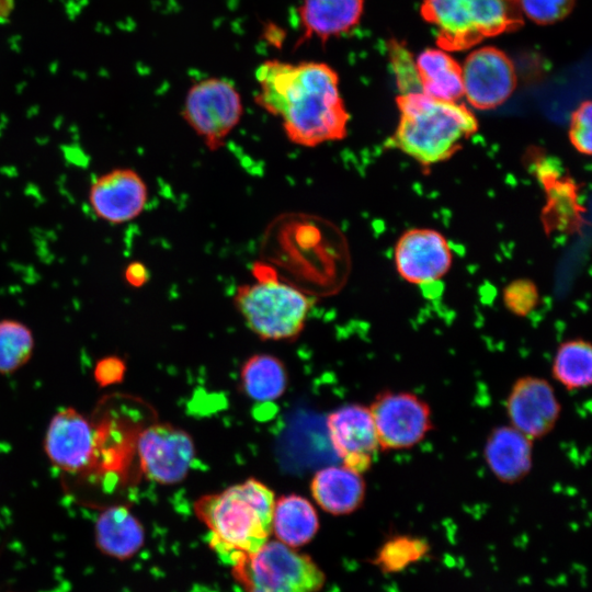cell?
Returning <instances> with one entry per match:
<instances>
[{"label":"cell","instance_id":"obj_12","mask_svg":"<svg viewBox=\"0 0 592 592\" xmlns=\"http://www.w3.org/2000/svg\"><path fill=\"white\" fill-rule=\"evenodd\" d=\"M460 70L463 95L478 110L501 105L516 87V73L511 59L494 47H481L470 53Z\"/></svg>","mask_w":592,"mask_h":592},{"label":"cell","instance_id":"obj_21","mask_svg":"<svg viewBox=\"0 0 592 592\" xmlns=\"http://www.w3.org/2000/svg\"><path fill=\"white\" fill-rule=\"evenodd\" d=\"M319 530V519L314 505L298 494L275 499L272 532L278 542L295 548L308 544Z\"/></svg>","mask_w":592,"mask_h":592},{"label":"cell","instance_id":"obj_7","mask_svg":"<svg viewBox=\"0 0 592 592\" xmlns=\"http://www.w3.org/2000/svg\"><path fill=\"white\" fill-rule=\"evenodd\" d=\"M368 408L380 451L410 449L424 441L433 430L430 405L412 391L383 390Z\"/></svg>","mask_w":592,"mask_h":592},{"label":"cell","instance_id":"obj_13","mask_svg":"<svg viewBox=\"0 0 592 592\" xmlns=\"http://www.w3.org/2000/svg\"><path fill=\"white\" fill-rule=\"evenodd\" d=\"M148 201V187L130 168H114L95 177L88 190V202L99 219L121 225L138 217Z\"/></svg>","mask_w":592,"mask_h":592},{"label":"cell","instance_id":"obj_4","mask_svg":"<svg viewBox=\"0 0 592 592\" xmlns=\"http://www.w3.org/2000/svg\"><path fill=\"white\" fill-rule=\"evenodd\" d=\"M422 14L445 50L468 48L522 23L519 0H424Z\"/></svg>","mask_w":592,"mask_h":592},{"label":"cell","instance_id":"obj_10","mask_svg":"<svg viewBox=\"0 0 592 592\" xmlns=\"http://www.w3.org/2000/svg\"><path fill=\"white\" fill-rule=\"evenodd\" d=\"M100 446V431L73 408L59 410L44 440L49 462L59 470L78 474L92 467Z\"/></svg>","mask_w":592,"mask_h":592},{"label":"cell","instance_id":"obj_18","mask_svg":"<svg viewBox=\"0 0 592 592\" xmlns=\"http://www.w3.org/2000/svg\"><path fill=\"white\" fill-rule=\"evenodd\" d=\"M310 490L316 503L332 515H348L358 510L366 496L362 476L344 465L318 470L311 479Z\"/></svg>","mask_w":592,"mask_h":592},{"label":"cell","instance_id":"obj_26","mask_svg":"<svg viewBox=\"0 0 592 592\" xmlns=\"http://www.w3.org/2000/svg\"><path fill=\"white\" fill-rule=\"evenodd\" d=\"M538 301V289L530 280L513 281L503 291L504 306L514 316H528L537 307Z\"/></svg>","mask_w":592,"mask_h":592},{"label":"cell","instance_id":"obj_15","mask_svg":"<svg viewBox=\"0 0 592 592\" xmlns=\"http://www.w3.org/2000/svg\"><path fill=\"white\" fill-rule=\"evenodd\" d=\"M453 254L445 237L429 228L407 230L398 239L394 261L407 282L428 285L440 281L452 265Z\"/></svg>","mask_w":592,"mask_h":592},{"label":"cell","instance_id":"obj_3","mask_svg":"<svg viewBox=\"0 0 592 592\" xmlns=\"http://www.w3.org/2000/svg\"><path fill=\"white\" fill-rule=\"evenodd\" d=\"M398 107L394 143L423 166L449 158L477 130V119L466 106L432 99L419 90L402 92Z\"/></svg>","mask_w":592,"mask_h":592},{"label":"cell","instance_id":"obj_1","mask_svg":"<svg viewBox=\"0 0 592 592\" xmlns=\"http://www.w3.org/2000/svg\"><path fill=\"white\" fill-rule=\"evenodd\" d=\"M255 102L278 116L289 140L315 147L345 137L349 113L337 71L320 61L267 59L255 72Z\"/></svg>","mask_w":592,"mask_h":592},{"label":"cell","instance_id":"obj_5","mask_svg":"<svg viewBox=\"0 0 592 592\" xmlns=\"http://www.w3.org/2000/svg\"><path fill=\"white\" fill-rule=\"evenodd\" d=\"M234 304L248 328L262 340H294L303 331L314 300L273 277L241 285Z\"/></svg>","mask_w":592,"mask_h":592},{"label":"cell","instance_id":"obj_30","mask_svg":"<svg viewBox=\"0 0 592 592\" xmlns=\"http://www.w3.org/2000/svg\"><path fill=\"white\" fill-rule=\"evenodd\" d=\"M124 278L130 286L141 287L148 281L149 272L144 263L130 262L124 270Z\"/></svg>","mask_w":592,"mask_h":592},{"label":"cell","instance_id":"obj_16","mask_svg":"<svg viewBox=\"0 0 592 592\" xmlns=\"http://www.w3.org/2000/svg\"><path fill=\"white\" fill-rule=\"evenodd\" d=\"M533 443L510 424L493 428L483 446L488 469L501 483L522 481L533 468Z\"/></svg>","mask_w":592,"mask_h":592},{"label":"cell","instance_id":"obj_29","mask_svg":"<svg viewBox=\"0 0 592 592\" xmlns=\"http://www.w3.org/2000/svg\"><path fill=\"white\" fill-rule=\"evenodd\" d=\"M125 365L119 358H105L99 362L95 378L101 385L119 382L123 378Z\"/></svg>","mask_w":592,"mask_h":592},{"label":"cell","instance_id":"obj_28","mask_svg":"<svg viewBox=\"0 0 592 592\" xmlns=\"http://www.w3.org/2000/svg\"><path fill=\"white\" fill-rule=\"evenodd\" d=\"M569 138L573 147L581 153L590 155L592 150V105L583 102L572 114Z\"/></svg>","mask_w":592,"mask_h":592},{"label":"cell","instance_id":"obj_8","mask_svg":"<svg viewBox=\"0 0 592 592\" xmlns=\"http://www.w3.org/2000/svg\"><path fill=\"white\" fill-rule=\"evenodd\" d=\"M242 114L238 90L230 81L216 77L194 83L186 93L182 110L185 122L210 150L224 145Z\"/></svg>","mask_w":592,"mask_h":592},{"label":"cell","instance_id":"obj_2","mask_svg":"<svg viewBox=\"0 0 592 592\" xmlns=\"http://www.w3.org/2000/svg\"><path fill=\"white\" fill-rule=\"evenodd\" d=\"M274 503L273 490L249 478L220 492L202 496L194 503V512L208 530L210 548L221 561L232 566L267 542Z\"/></svg>","mask_w":592,"mask_h":592},{"label":"cell","instance_id":"obj_24","mask_svg":"<svg viewBox=\"0 0 592 592\" xmlns=\"http://www.w3.org/2000/svg\"><path fill=\"white\" fill-rule=\"evenodd\" d=\"M430 550V543L424 537L396 534L380 545L371 563L384 574H395L423 560Z\"/></svg>","mask_w":592,"mask_h":592},{"label":"cell","instance_id":"obj_11","mask_svg":"<svg viewBox=\"0 0 592 592\" xmlns=\"http://www.w3.org/2000/svg\"><path fill=\"white\" fill-rule=\"evenodd\" d=\"M505 412L510 425L535 441L555 429L561 415V403L547 379L525 375L512 384Z\"/></svg>","mask_w":592,"mask_h":592},{"label":"cell","instance_id":"obj_23","mask_svg":"<svg viewBox=\"0 0 592 592\" xmlns=\"http://www.w3.org/2000/svg\"><path fill=\"white\" fill-rule=\"evenodd\" d=\"M554 379L569 391L582 390L592 383V346L582 338L561 342L551 363Z\"/></svg>","mask_w":592,"mask_h":592},{"label":"cell","instance_id":"obj_25","mask_svg":"<svg viewBox=\"0 0 592 592\" xmlns=\"http://www.w3.org/2000/svg\"><path fill=\"white\" fill-rule=\"evenodd\" d=\"M34 337L32 330L14 319L0 321V373H13L32 356Z\"/></svg>","mask_w":592,"mask_h":592},{"label":"cell","instance_id":"obj_20","mask_svg":"<svg viewBox=\"0 0 592 592\" xmlns=\"http://www.w3.org/2000/svg\"><path fill=\"white\" fill-rule=\"evenodd\" d=\"M421 91L432 99L457 102L463 96L460 66L443 48H428L414 61Z\"/></svg>","mask_w":592,"mask_h":592},{"label":"cell","instance_id":"obj_6","mask_svg":"<svg viewBox=\"0 0 592 592\" xmlns=\"http://www.w3.org/2000/svg\"><path fill=\"white\" fill-rule=\"evenodd\" d=\"M231 567L232 576L247 592H318L326 581L309 556L278 540L266 542Z\"/></svg>","mask_w":592,"mask_h":592},{"label":"cell","instance_id":"obj_22","mask_svg":"<svg viewBox=\"0 0 592 592\" xmlns=\"http://www.w3.org/2000/svg\"><path fill=\"white\" fill-rule=\"evenodd\" d=\"M240 388L243 395L258 402H270L284 395L287 371L284 363L271 354L250 356L240 369Z\"/></svg>","mask_w":592,"mask_h":592},{"label":"cell","instance_id":"obj_14","mask_svg":"<svg viewBox=\"0 0 592 592\" xmlns=\"http://www.w3.org/2000/svg\"><path fill=\"white\" fill-rule=\"evenodd\" d=\"M329 437L343 465L358 474L366 473L379 451L368 406L349 403L327 418Z\"/></svg>","mask_w":592,"mask_h":592},{"label":"cell","instance_id":"obj_19","mask_svg":"<svg viewBox=\"0 0 592 592\" xmlns=\"http://www.w3.org/2000/svg\"><path fill=\"white\" fill-rule=\"evenodd\" d=\"M98 549L114 559L126 560L145 543V530L132 511L122 504L104 509L94 525Z\"/></svg>","mask_w":592,"mask_h":592},{"label":"cell","instance_id":"obj_27","mask_svg":"<svg viewBox=\"0 0 592 592\" xmlns=\"http://www.w3.org/2000/svg\"><path fill=\"white\" fill-rule=\"evenodd\" d=\"M574 0H519L521 12L538 24H550L565 18Z\"/></svg>","mask_w":592,"mask_h":592},{"label":"cell","instance_id":"obj_9","mask_svg":"<svg viewBox=\"0 0 592 592\" xmlns=\"http://www.w3.org/2000/svg\"><path fill=\"white\" fill-rule=\"evenodd\" d=\"M136 451L143 474L160 485L184 480L195 458L192 436L170 423H153L139 432Z\"/></svg>","mask_w":592,"mask_h":592},{"label":"cell","instance_id":"obj_17","mask_svg":"<svg viewBox=\"0 0 592 592\" xmlns=\"http://www.w3.org/2000/svg\"><path fill=\"white\" fill-rule=\"evenodd\" d=\"M363 11L364 0H300L297 13L303 32L297 44L312 38L326 43L348 33Z\"/></svg>","mask_w":592,"mask_h":592}]
</instances>
